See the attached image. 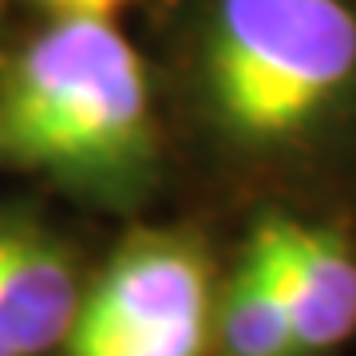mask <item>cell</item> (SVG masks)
I'll list each match as a JSON object with an SVG mask.
<instances>
[{"instance_id": "cell-5", "label": "cell", "mask_w": 356, "mask_h": 356, "mask_svg": "<svg viewBox=\"0 0 356 356\" xmlns=\"http://www.w3.org/2000/svg\"><path fill=\"white\" fill-rule=\"evenodd\" d=\"M79 289L67 257L32 234H0V356H40L67 341Z\"/></svg>"}, {"instance_id": "cell-6", "label": "cell", "mask_w": 356, "mask_h": 356, "mask_svg": "<svg viewBox=\"0 0 356 356\" xmlns=\"http://www.w3.org/2000/svg\"><path fill=\"white\" fill-rule=\"evenodd\" d=\"M218 344L222 356H301L273 281L250 254L226 285L218 309Z\"/></svg>"}, {"instance_id": "cell-4", "label": "cell", "mask_w": 356, "mask_h": 356, "mask_svg": "<svg viewBox=\"0 0 356 356\" xmlns=\"http://www.w3.org/2000/svg\"><path fill=\"white\" fill-rule=\"evenodd\" d=\"M245 254L273 281L301 356L329 353L356 332V254L341 234L289 214H266Z\"/></svg>"}, {"instance_id": "cell-2", "label": "cell", "mask_w": 356, "mask_h": 356, "mask_svg": "<svg viewBox=\"0 0 356 356\" xmlns=\"http://www.w3.org/2000/svg\"><path fill=\"white\" fill-rule=\"evenodd\" d=\"M353 79L356 13L344 0H214L206 83L238 143H293Z\"/></svg>"}, {"instance_id": "cell-7", "label": "cell", "mask_w": 356, "mask_h": 356, "mask_svg": "<svg viewBox=\"0 0 356 356\" xmlns=\"http://www.w3.org/2000/svg\"><path fill=\"white\" fill-rule=\"evenodd\" d=\"M44 4L60 16H107L111 20V13H119L131 0H44Z\"/></svg>"}, {"instance_id": "cell-1", "label": "cell", "mask_w": 356, "mask_h": 356, "mask_svg": "<svg viewBox=\"0 0 356 356\" xmlns=\"http://www.w3.org/2000/svg\"><path fill=\"white\" fill-rule=\"evenodd\" d=\"M154 151L151 83L107 16H60L0 88V154L88 186H123Z\"/></svg>"}, {"instance_id": "cell-3", "label": "cell", "mask_w": 356, "mask_h": 356, "mask_svg": "<svg viewBox=\"0 0 356 356\" xmlns=\"http://www.w3.org/2000/svg\"><path fill=\"white\" fill-rule=\"evenodd\" d=\"M210 266L170 234L131 238L79 297L67 329L72 356H206Z\"/></svg>"}]
</instances>
